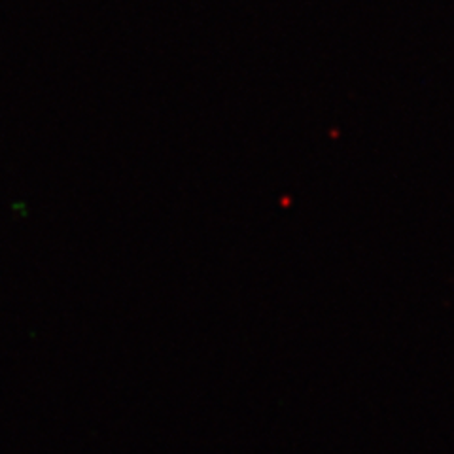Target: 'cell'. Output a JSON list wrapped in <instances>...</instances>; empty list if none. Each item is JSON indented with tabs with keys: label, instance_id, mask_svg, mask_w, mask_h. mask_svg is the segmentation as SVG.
Wrapping results in <instances>:
<instances>
[]
</instances>
